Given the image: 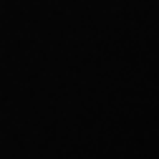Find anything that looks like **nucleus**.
I'll return each mask as SVG.
<instances>
[]
</instances>
